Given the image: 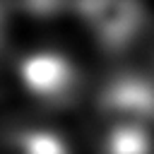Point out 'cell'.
<instances>
[{
  "label": "cell",
  "instance_id": "6da1fadb",
  "mask_svg": "<svg viewBox=\"0 0 154 154\" xmlns=\"http://www.w3.org/2000/svg\"><path fill=\"white\" fill-rule=\"evenodd\" d=\"M19 75L24 87L48 103H65L77 89V70L55 53H34L22 60Z\"/></svg>",
  "mask_w": 154,
  "mask_h": 154
},
{
  "label": "cell",
  "instance_id": "7a4b0ae2",
  "mask_svg": "<svg viewBox=\"0 0 154 154\" xmlns=\"http://www.w3.org/2000/svg\"><path fill=\"white\" fill-rule=\"evenodd\" d=\"M84 14L101 41L120 43L137 29L142 12L137 0H87Z\"/></svg>",
  "mask_w": 154,
  "mask_h": 154
},
{
  "label": "cell",
  "instance_id": "3957f363",
  "mask_svg": "<svg viewBox=\"0 0 154 154\" xmlns=\"http://www.w3.org/2000/svg\"><path fill=\"white\" fill-rule=\"evenodd\" d=\"M2 29H5V17H2V7H0V38H2Z\"/></svg>",
  "mask_w": 154,
  "mask_h": 154
}]
</instances>
